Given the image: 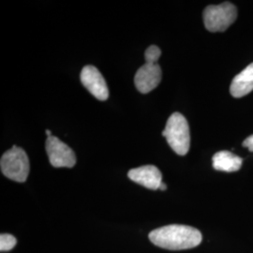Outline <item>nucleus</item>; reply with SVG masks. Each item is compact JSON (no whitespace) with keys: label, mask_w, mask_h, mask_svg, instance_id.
<instances>
[{"label":"nucleus","mask_w":253,"mask_h":253,"mask_svg":"<svg viewBox=\"0 0 253 253\" xmlns=\"http://www.w3.org/2000/svg\"><path fill=\"white\" fill-rule=\"evenodd\" d=\"M149 239L155 246L165 250L183 251L199 246L203 237L199 230L193 227L171 224L152 231Z\"/></svg>","instance_id":"nucleus-1"},{"label":"nucleus","mask_w":253,"mask_h":253,"mask_svg":"<svg viewBox=\"0 0 253 253\" xmlns=\"http://www.w3.org/2000/svg\"><path fill=\"white\" fill-rule=\"evenodd\" d=\"M163 136L172 150L180 156L189 152L190 146V126L187 119L180 113H173L167 120Z\"/></svg>","instance_id":"nucleus-2"},{"label":"nucleus","mask_w":253,"mask_h":253,"mask_svg":"<svg viewBox=\"0 0 253 253\" xmlns=\"http://www.w3.org/2000/svg\"><path fill=\"white\" fill-rule=\"evenodd\" d=\"M0 167L2 173L11 180L23 183L27 180L29 173V161L25 150L13 145L3 154Z\"/></svg>","instance_id":"nucleus-3"},{"label":"nucleus","mask_w":253,"mask_h":253,"mask_svg":"<svg viewBox=\"0 0 253 253\" xmlns=\"http://www.w3.org/2000/svg\"><path fill=\"white\" fill-rule=\"evenodd\" d=\"M205 27L210 32H223L237 17V9L230 2L210 5L204 10Z\"/></svg>","instance_id":"nucleus-4"},{"label":"nucleus","mask_w":253,"mask_h":253,"mask_svg":"<svg viewBox=\"0 0 253 253\" xmlns=\"http://www.w3.org/2000/svg\"><path fill=\"white\" fill-rule=\"evenodd\" d=\"M46 152L50 163L55 168H72L76 163V156L73 149L57 137L47 138Z\"/></svg>","instance_id":"nucleus-5"},{"label":"nucleus","mask_w":253,"mask_h":253,"mask_svg":"<svg viewBox=\"0 0 253 253\" xmlns=\"http://www.w3.org/2000/svg\"><path fill=\"white\" fill-rule=\"evenodd\" d=\"M83 85L98 100H106L109 97L107 84L99 70L94 66H85L81 73Z\"/></svg>","instance_id":"nucleus-6"},{"label":"nucleus","mask_w":253,"mask_h":253,"mask_svg":"<svg viewBox=\"0 0 253 253\" xmlns=\"http://www.w3.org/2000/svg\"><path fill=\"white\" fill-rule=\"evenodd\" d=\"M162 69L158 63L145 62L135 74L134 84L136 88L143 94L155 89L162 81Z\"/></svg>","instance_id":"nucleus-7"},{"label":"nucleus","mask_w":253,"mask_h":253,"mask_svg":"<svg viewBox=\"0 0 253 253\" xmlns=\"http://www.w3.org/2000/svg\"><path fill=\"white\" fill-rule=\"evenodd\" d=\"M127 176L130 180L149 190H160L163 183V174L154 165H145L131 169L127 172Z\"/></svg>","instance_id":"nucleus-8"},{"label":"nucleus","mask_w":253,"mask_h":253,"mask_svg":"<svg viewBox=\"0 0 253 253\" xmlns=\"http://www.w3.org/2000/svg\"><path fill=\"white\" fill-rule=\"evenodd\" d=\"M253 90V63L250 64L232 81L230 92L235 98H242Z\"/></svg>","instance_id":"nucleus-9"},{"label":"nucleus","mask_w":253,"mask_h":253,"mask_svg":"<svg viewBox=\"0 0 253 253\" xmlns=\"http://www.w3.org/2000/svg\"><path fill=\"white\" fill-rule=\"evenodd\" d=\"M243 160L230 151H219L213 156V167L217 171L232 172L240 170Z\"/></svg>","instance_id":"nucleus-10"},{"label":"nucleus","mask_w":253,"mask_h":253,"mask_svg":"<svg viewBox=\"0 0 253 253\" xmlns=\"http://www.w3.org/2000/svg\"><path fill=\"white\" fill-rule=\"evenodd\" d=\"M17 243L16 238L9 234H2L0 235V251L9 252L11 251Z\"/></svg>","instance_id":"nucleus-11"},{"label":"nucleus","mask_w":253,"mask_h":253,"mask_svg":"<svg viewBox=\"0 0 253 253\" xmlns=\"http://www.w3.org/2000/svg\"><path fill=\"white\" fill-rule=\"evenodd\" d=\"M161 55H162V50L158 46H149L145 50V62H147V63H158V60H159Z\"/></svg>","instance_id":"nucleus-12"},{"label":"nucleus","mask_w":253,"mask_h":253,"mask_svg":"<svg viewBox=\"0 0 253 253\" xmlns=\"http://www.w3.org/2000/svg\"><path fill=\"white\" fill-rule=\"evenodd\" d=\"M243 146L247 147L250 151L253 152V135L249 136L247 139H245Z\"/></svg>","instance_id":"nucleus-13"},{"label":"nucleus","mask_w":253,"mask_h":253,"mask_svg":"<svg viewBox=\"0 0 253 253\" xmlns=\"http://www.w3.org/2000/svg\"><path fill=\"white\" fill-rule=\"evenodd\" d=\"M160 190H167V186H166V184H165V183H162V185H161V187H160Z\"/></svg>","instance_id":"nucleus-14"},{"label":"nucleus","mask_w":253,"mask_h":253,"mask_svg":"<svg viewBox=\"0 0 253 253\" xmlns=\"http://www.w3.org/2000/svg\"><path fill=\"white\" fill-rule=\"evenodd\" d=\"M46 134H47L48 137H51V136H53L52 135V132H51V130H49V129H47V130H46Z\"/></svg>","instance_id":"nucleus-15"}]
</instances>
